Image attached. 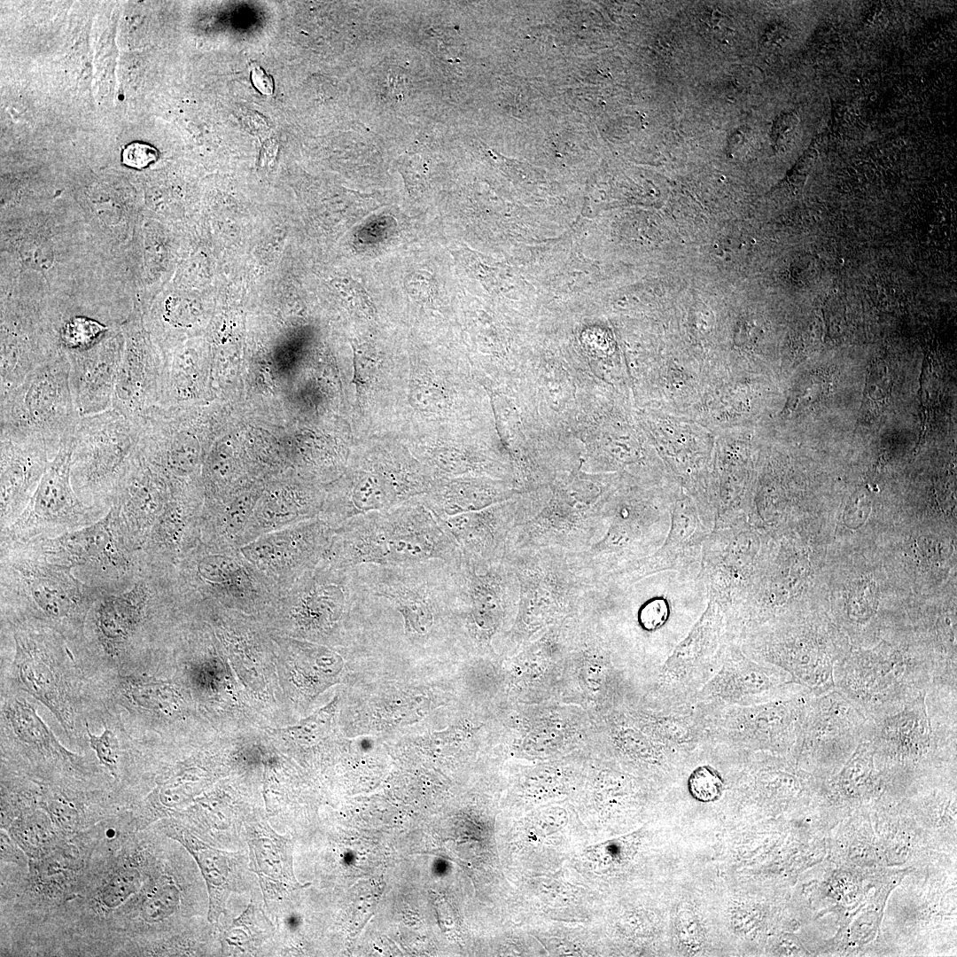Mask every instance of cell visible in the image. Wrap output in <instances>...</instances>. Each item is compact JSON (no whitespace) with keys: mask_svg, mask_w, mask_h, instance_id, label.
<instances>
[{"mask_svg":"<svg viewBox=\"0 0 957 957\" xmlns=\"http://www.w3.org/2000/svg\"><path fill=\"white\" fill-rule=\"evenodd\" d=\"M799 687L787 673L750 657L731 640L720 667L694 696L691 705L756 704Z\"/></svg>","mask_w":957,"mask_h":957,"instance_id":"ffe728a7","label":"cell"},{"mask_svg":"<svg viewBox=\"0 0 957 957\" xmlns=\"http://www.w3.org/2000/svg\"><path fill=\"white\" fill-rule=\"evenodd\" d=\"M432 484L428 473L405 458H366L324 497L318 518L335 529L354 517L386 510L425 494Z\"/></svg>","mask_w":957,"mask_h":957,"instance_id":"4fadbf2b","label":"cell"},{"mask_svg":"<svg viewBox=\"0 0 957 957\" xmlns=\"http://www.w3.org/2000/svg\"><path fill=\"white\" fill-rule=\"evenodd\" d=\"M157 157L158 152L153 147L142 143H134L123 152V162L126 165L138 168L148 166Z\"/></svg>","mask_w":957,"mask_h":957,"instance_id":"b9f144b4","label":"cell"},{"mask_svg":"<svg viewBox=\"0 0 957 957\" xmlns=\"http://www.w3.org/2000/svg\"><path fill=\"white\" fill-rule=\"evenodd\" d=\"M203 503L202 492L171 493L142 547L147 564L174 567L201 541Z\"/></svg>","mask_w":957,"mask_h":957,"instance_id":"cb8c5ba5","label":"cell"},{"mask_svg":"<svg viewBox=\"0 0 957 957\" xmlns=\"http://www.w3.org/2000/svg\"><path fill=\"white\" fill-rule=\"evenodd\" d=\"M357 611L396 619L409 642H425L445 616L454 614L449 564L430 559L405 564H362L353 568Z\"/></svg>","mask_w":957,"mask_h":957,"instance_id":"3957f363","label":"cell"},{"mask_svg":"<svg viewBox=\"0 0 957 957\" xmlns=\"http://www.w3.org/2000/svg\"><path fill=\"white\" fill-rule=\"evenodd\" d=\"M172 576L182 604L204 600L254 613L267 610L277 594L239 549L202 541L172 567Z\"/></svg>","mask_w":957,"mask_h":957,"instance_id":"9c48e42d","label":"cell"},{"mask_svg":"<svg viewBox=\"0 0 957 957\" xmlns=\"http://www.w3.org/2000/svg\"><path fill=\"white\" fill-rule=\"evenodd\" d=\"M177 900L175 886L169 883L158 884L145 895L141 906V914L148 922H159L172 914Z\"/></svg>","mask_w":957,"mask_h":957,"instance_id":"74e56055","label":"cell"},{"mask_svg":"<svg viewBox=\"0 0 957 957\" xmlns=\"http://www.w3.org/2000/svg\"><path fill=\"white\" fill-rule=\"evenodd\" d=\"M730 641L725 611L712 602L663 665L656 686L657 708L691 705L720 667Z\"/></svg>","mask_w":957,"mask_h":957,"instance_id":"9a60e30c","label":"cell"},{"mask_svg":"<svg viewBox=\"0 0 957 957\" xmlns=\"http://www.w3.org/2000/svg\"><path fill=\"white\" fill-rule=\"evenodd\" d=\"M70 364L59 352L1 393V433L43 440L55 457L81 418Z\"/></svg>","mask_w":957,"mask_h":957,"instance_id":"52a82bcc","label":"cell"},{"mask_svg":"<svg viewBox=\"0 0 957 957\" xmlns=\"http://www.w3.org/2000/svg\"><path fill=\"white\" fill-rule=\"evenodd\" d=\"M169 835L180 842L195 859L207 888L208 921L217 923L235 887L236 877L231 853L202 842L185 829L175 828Z\"/></svg>","mask_w":957,"mask_h":957,"instance_id":"4dcf8cb0","label":"cell"},{"mask_svg":"<svg viewBox=\"0 0 957 957\" xmlns=\"http://www.w3.org/2000/svg\"><path fill=\"white\" fill-rule=\"evenodd\" d=\"M460 556L455 542L417 498L346 521L334 529L323 559L337 567L354 568L430 559L451 564Z\"/></svg>","mask_w":957,"mask_h":957,"instance_id":"7a4b0ae2","label":"cell"},{"mask_svg":"<svg viewBox=\"0 0 957 957\" xmlns=\"http://www.w3.org/2000/svg\"><path fill=\"white\" fill-rule=\"evenodd\" d=\"M27 543L71 567L86 584L109 592L129 587L146 566L142 552L132 546L110 509L91 525Z\"/></svg>","mask_w":957,"mask_h":957,"instance_id":"30bf717a","label":"cell"},{"mask_svg":"<svg viewBox=\"0 0 957 957\" xmlns=\"http://www.w3.org/2000/svg\"><path fill=\"white\" fill-rule=\"evenodd\" d=\"M867 721L860 709L836 688L813 696L791 754L836 763L863 740Z\"/></svg>","mask_w":957,"mask_h":957,"instance_id":"d6986e66","label":"cell"},{"mask_svg":"<svg viewBox=\"0 0 957 957\" xmlns=\"http://www.w3.org/2000/svg\"><path fill=\"white\" fill-rule=\"evenodd\" d=\"M263 489L245 483L213 499L205 500L201 513V541L218 547L239 549L244 531Z\"/></svg>","mask_w":957,"mask_h":957,"instance_id":"83f0119b","label":"cell"},{"mask_svg":"<svg viewBox=\"0 0 957 957\" xmlns=\"http://www.w3.org/2000/svg\"><path fill=\"white\" fill-rule=\"evenodd\" d=\"M668 609L662 601H653L646 604L641 611L640 622L647 630L660 627L667 619Z\"/></svg>","mask_w":957,"mask_h":957,"instance_id":"ee69618b","label":"cell"},{"mask_svg":"<svg viewBox=\"0 0 957 957\" xmlns=\"http://www.w3.org/2000/svg\"><path fill=\"white\" fill-rule=\"evenodd\" d=\"M142 433L141 420L113 408L81 416L71 439V482L84 503L109 510L141 453Z\"/></svg>","mask_w":957,"mask_h":957,"instance_id":"5b68a950","label":"cell"},{"mask_svg":"<svg viewBox=\"0 0 957 957\" xmlns=\"http://www.w3.org/2000/svg\"><path fill=\"white\" fill-rule=\"evenodd\" d=\"M140 883L141 877L136 869L118 870L103 883L99 890V900L108 909L116 908L138 891Z\"/></svg>","mask_w":957,"mask_h":957,"instance_id":"e575fe53","label":"cell"},{"mask_svg":"<svg viewBox=\"0 0 957 957\" xmlns=\"http://www.w3.org/2000/svg\"><path fill=\"white\" fill-rule=\"evenodd\" d=\"M553 498L517 500V512L505 556L522 550L556 549L576 553L589 548L606 529L607 502L597 485L577 479Z\"/></svg>","mask_w":957,"mask_h":957,"instance_id":"277c9868","label":"cell"},{"mask_svg":"<svg viewBox=\"0 0 957 957\" xmlns=\"http://www.w3.org/2000/svg\"><path fill=\"white\" fill-rule=\"evenodd\" d=\"M271 931L272 926L267 917L250 904L221 932L222 952L230 955L253 953Z\"/></svg>","mask_w":957,"mask_h":957,"instance_id":"836d02e7","label":"cell"},{"mask_svg":"<svg viewBox=\"0 0 957 957\" xmlns=\"http://www.w3.org/2000/svg\"><path fill=\"white\" fill-rule=\"evenodd\" d=\"M250 867L266 892L284 893L300 884L293 871L292 844L268 824L253 823L247 828Z\"/></svg>","mask_w":957,"mask_h":957,"instance_id":"f1b7e54d","label":"cell"},{"mask_svg":"<svg viewBox=\"0 0 957 957\" xmlns=\"http://www.w3.org/2000/svg\"><path fill=\"white\" fill-rule=\"evenodd\" d=\"M835 688L869 720L900 711L933 683L926 653L908 648L847 652L834 669Z\"/></svg>","mask_w":957,"mask_h":957,"instance_id":"8992f818","label":"cell"},{"mask_svg":"<svg viewBox=\"0 0 957 957\" xmlns=\"http://www.w3.org/2000/svg\"><path fill=\"white\" fill-rule=\"evenodd\" d=\"M335 701L319 710L299 724L279 730V733L300 743L317 741L327 732L334 713Z\"/></svg>","mask_w":957,"mask_h":957,"instance_id":"8d00e7d4","label":"cell"},{"mask_svg":"<svg viewBox=\"0 0 957 957\" xmlns=\"http://www.w3.org/2000/svg\"><path fill=\"white\" fill-rule=\"evenodd\" d=\"M517 512V500L509 499L480 510L436 518L462 554L503 560Z\"/></svg>","mask_w":957,"mask_h":957,"instance_id":"484cf974","label":"cell"},{"mask_svg":"<svg viewBox=\"0 0 957 957\" xmlns=\"http://www.w3.org/2000/svg\"><path fill=\"white\" fill-rule=\"evenodd\" d=\"M48 803L51 816L55 821L62 823L64 827H72L74 819L76 817L74 804L62 794L51 795Z\"/></svg>","mask_w":957,"mask_h":957,"instance_id":"7bdbcfd3","label":"cell"},{"mask_svg":"<svg viewBox=\"0 0 957 957\" xmlns=\"http://www.w3.org/2000/svg\"><path fill=\"white\" fill-rule=\"evenodd\" d=\"M124 342L121 328L93 348L67 357L72 389L82 416L113 407Z\"/></svg>","mask_w":957,"mask_h":957,"instance_id":"d4e9b609","label":"cell"},{"mask_svg":"<svg viewBox=\"0 0 957 957\" xmlns=\"http://www.w3.org/2000/svg\"><path fill=\"white\" fill-rule=\"evenodd\" d=\"M12 627V672L18 686L44 704L63 729H76V690L70 677L66 639L57 631L35 623L7 620Z\"/></svg>","mask_w":957,"mask_h":957,"instance_id":"8fae6325","label":"cell"},{"mask_svg":"<svg viewBox=\"0 0 957 957\" xmlns=\"http://www.w3.org/2000/svg\"><path fill=\"white\" fill-rule=\"evenodd\" d=\"M424 495L418 499L439 518L480 510L509 500L504 488L475 478L432 483Z\"/></svg>","mask_w":957,"mask_h":957,"instance_id":"1f68e13d","label":"cell"},{"mask_svg":"<svg viewBox=\"0 0 957 957\" xmlns=\"http://www.w3.org/2000/svg\"><path fill=\"white\" fill-rule=\"evenodd\" d=\"M71 439L51 461L22 513L1 530V541L27 542L56 537L91 525L108 511L84 503L74 492L71 482Z\"/></svg>","mask_w":957,"mask_h":957,"instance_id":"5bb4252c","label":"cell"},{"mask_svg":"<svg viewBox=\"0 0 957 957\" xmlns=\"http://www.w3.org/2000/svg\"><path fill=\"white\" fill-rule=\"evenodd\" d=\"M20 838L27 845H40L45 844L50 836V827L43 816L35 814L28 818V821L23 822L19 829Z\"/></svg>","mask_w":957,"mask_h":957,"instance_id":"60d3db41","label":"cell"},{"mask_svg":"<svg viewBox=\"0 0 957 957\" xmlns=\"http://www.w3.org/2000/svg\"><path fill=\"white\" fill-rule=\"evenodd\" d=\"M878 602L874 587L867 584L850 592L846 600L844 613L846 619L854 626L867 625L875 615Z\"/></svg>","mask_w":957,"mask_h":957,"instance_id":"f35d334b","label":"cell"},{"mask_svg":"<svg viewBox=\"0 0 957 957\" xmlns=\"http://www.w3.org/2000/svg\"><path fill=\"white\" fill-rule=\"evenodd\" d=\"M742 650L750 657L787 673L813 695L835 688L834 669L848 652L844 642L813 628L786 629L764 637L748 636Z\"/></svg>","mask_w":957,"mask_h":957,"instance_id":"e0dca14e","label":"cell"},{"mask_svg":"<svg viewBox=\"0 0 957 957\" xmlns=\"http://www.w3.org/2000/svg\"><path fill=\"white\" fill-rule=\"evenodd\" d=\"M324 495L300 483H278L263 490L244 531L240 546L256 538L298 523L317 518Z\"/></svg>","mask_w":957,"mask_h":957,"instance_id":"4316f807","label":"cell"},{"mask_svg":"<svg viewBox=\"0 0 957 957\" xmlns=\"http://www.w3.org/2000/svg\"><path fill=\"white\" fill-rule=\"evenodd\" d=\"M85 729L89 737V747L95 751L100 764L115 779L119 776L120 744L115 733L109 727H105L101 735H94L85 722Z\"/></svg>","mask_w":957,"mask_h":957,"instance_id":"ab89813d","label":"cell"},{"mask_svg":"<svg viewBox=\"0 0 957 957\" xmlns=\"http://www.w3.org/2000/svg\"><path fill=\"white\" fill-rule=\"evenodd\" d=\"M121 328L124 350L112 408L128 417L141 420L152 409L158 366L138 307H134Z\"/></svg>","mask_w":957,"mask_h":957,"instance_id":"44dd1931","label":"cell"},{"mask_svg":"<svg viewBox=\"0 0 957 957\" xmlns=\"http://www.w3.org/2000/svg\"><path fill=\"white\" fill-rule=\"evenodd\" d=\"M689 794L702 803L718 800L725 790V783L720 774L709 765L696 767L688 779Z\"/></svg>","mask_w":957,"mask_h":957,"instance_id":"d590c367","label":"cell"},{"mask_svg":"<svg viewBox=\"0 0 957 957\" xmlns=\"http://www.w3.org/2000/svg\"><path fill=\"white\" fill-rule=\"evenodd\" d=\"M252 81L255 88L261 93L264 95L272 94L274 88L273 81L260 66L252 68Z\"/></svg>","mask_w":957,"mask_h":957,"instance_id":"f6af8a7d","label":"cell"},{"mask_svg":"<svg viewBox=\"0 0 957 957\" xmlns=\"http://www.w3.org/2000/svg\"><path fill=\"white\" fill-rule=\"evenodd\" d=\"M813 695L804 687L756 704L693 705L699 712L704 745L743 753H791Z\"/></svg>","mask_w":957,"mask_h":957,"instance_id":"ba28073f","label":"cell"},{"mask_svg":"<svg viewBox=\"0 0 957 957\" xmlns=\"http://www.w3.org/2000/svg\"><path fill=\"white\" fill-rule=\"evenodd\" d=\"M356 608L354 569L337 567L323 559L314 570L279 591L267 610L293 634L329 639L340 633Z\"/></svg>","mask_w":957,"mask_h":957,"instance_id":"7c38bea8","label":"cell"},{"mask_svg":"<svg viewBox=\"0 0 957 957\" xmlns=\"http://www.w3.org/2000/svg\"><path fill=\"white\" fill-rule=\"evenodd\" d=\"M118 689L123 703L136 711L172 716L181 712L184 704L176 686L145 675L124 676Z\"/></svg>","mask_w":957,"mask_h":957,"instance_id":"d6a6232c","label":"cell"},{"mask_svg":"<svg viewBox=\"0 0 957 957\" xmlns=\"http://www.w3.org/2000/svg\"><path fill=\"white\" fill-rule=\"evenodd\" d=\"M53 458L42 440L1 433V530L27 506Z\"/></svg>","mask_w":957,"mask_h":957,"instance_id":"603a6c76","label":"cell"},{"mask_svg":"<svg viewBox=\"0 0 957 957\" xmlns=\"http://www.w3.org/2000/svg\"><path fill=\"white\" fill-rule=\"evenodd\" d=\"M171 497L165 478L140 453L117 488L109 509L132 546L142 547Z\"/></svg>","mask_w":957,"mask_h":957,"instance_id":"7402d4cb","label":"cell"},{"mask_svg":"<svg viewBox=\"0 0 957 957\" xmlns=\"http://www.w3.org/2000/svg\"><path fill=\"white\" fill-rule=\"evenodd\" d=\"M333 533L317 517L260 536L239 550L278 593L321 563Z\"/></svg>","mask_w":957,"mask_h":957,"instance_id":"ac0fdd59","label":"cell"},{"mask_svg":"<svg viewBox=\"0 0 957 957\" xmlns=\"http://www.w3.org/2000/svg\"><path fill=\"white\" fill-rule=\"evenodd\" d=\"M1 607L6 620L50 627L68 641L84 636L90 608L101 588L27 542L1 541Z\"/></svg>","mask_w":957,"mask_h":957,"instance_id":"6da1fadb","label":"cell"},{"mask_svg":"<svg viewBox=\"0 0 957 957\" xmlns=\"http://www.w3.org/2000/svg\"><path fill=\"white\" fill-rule=\"evenodd\" d=\"M1 716L4 736L27 751L60 760L76 759V756L60 743L39 716L35 705L26 697L17 695L5 696L1 704Z\"/></svg>","mask_w":957,"mask_h":957,"instance_id":"f546056e","label":"cell"},{"mask_svg":"<svg viewBox=\"0 0 957 957\" xmlns=\"http://www.w3.org/2000/svg\"><path fill=\"white\" fill-rule=\"evenodd\" d=\"M454 613L464 619L471 635L488 641L510 607L518 602L519 585L504 560L463 555L449 564Z\"/></svg>","mask_w":957,"mask_h":957,"instance_id":"2e32d148","label":"cell"}]
</instances>
